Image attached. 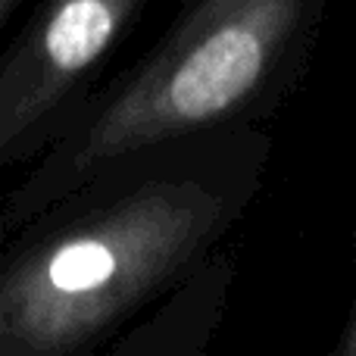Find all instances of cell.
<instances>
[{"instance_id":"obj_1","label":"cell","mask_w":356,"mask_h":356,"mask_svg":"<svg viewBox=\"0 0 356 356\" xmlns=\"http://www.w3.org/2000/svg\"><path fill=\"white\" fill-rule=\"evenodd\" d=\"M263 125L156 144L0 238V356L110 347L209 263L263 191Z\"/></svg>"},{"instance_id":"obj_2","label":"cell","mask_w":356,"mask_h":356,"mask_svg":"<svg viewBox=\"0 0 356 356\" xmlns=\"http://www.w3.org/2000/svg\"><path fill=\"white\" fill-rule=\"evenodd\" d=\"M328 0H184L163 38L100 81L0 203V238L113 163L207 131L263 125L309 72Z\"/></svg>"},{"instance_id":"obj_3","label":"cell","mask_w":356,"mask_h":356,"mask_svg":"<svg viewBox=\"0 0 356 356\" xmlns=\"http://www.w3.org/2000/svg\"><path fill=\"white\" fill-rule=\"evenodd\" d=\"M147 0H41L0 50V172L35 163L79 119Z\"/></svg>"},{"instance_id":"obj_4","label":"cell","mask_w":356,"mask_h":356,"mask_svg":"<svg viewBox=\"0 0 356 356\" xmlns=\"http://www.w3.org/2000/svg\"><path fill=\"white\" fill-rule=\"evenodd\" d=\"M332 356H356V297L350 303V313L344 319V328H341L338 341L332 347Z\"/></svg>"},{"instance_id":"obj_5","label":"cell","mask_w":356,"mask_h":356,"mask_svg":"<svg viewBox=\"0 0 356 356\" xmlns=\"http://www.w3.org/2000/svg\"><path fill=\"white\" fill-rule=\"evenodd\" d=\"M19 3H22V0H0V31L6 29V22L13 19V13H16Z\"/></svg>"}]
</instances>
